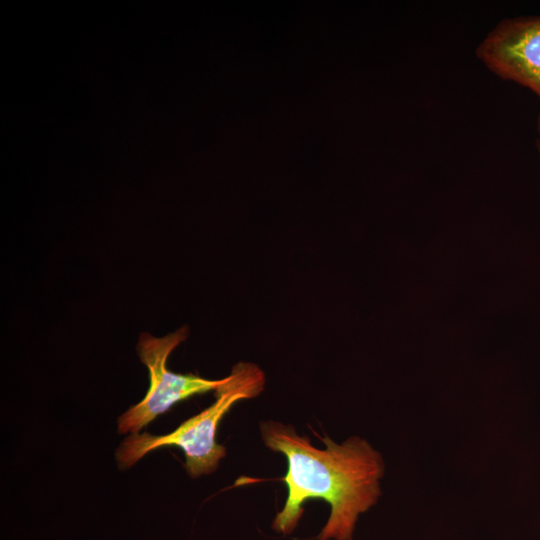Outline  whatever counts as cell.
<instances>
[{"instance_id": "1", "label": "cell", "mask_w": 540, "mask_h": 540, "mask_svg": "<svg viewBox=\"0 0 540 540\" xmlns=\"http://www.w3.org/2000/svg\"><path fill=\"white\" fill-rule=\"evenodd\" d=\"M265 445L282 453L288 462V496L276 514L272 528L291 534L302 517L309 499H322L330 505V515L315 540H353L361 514L373 507L381 496L380 480L385 463L379 451L365 439L353 436L342 444L321 437L325 448L314 447L291 425L276 421L260 423Z\"/></svg>"}, {"instance_id": "2", "label": "cell", "mask_w": 540, "mask_h": 540, "mask_svg": "<svg viewBox=\"0 0 540 540\" xmlns=\"http://www.w3.org/2000/svg\"><path fill=\"white\" fill-rule=\"evenodd\" d=\"M266 382L262 369L251 362H238L215 390V401L199 414L184 421L169 434H130L116 450L120 469L133 466L148 452L167 446L184 451L185 468L191 478L214 472L226 455L215 441L218 424L232 406L261 394Z\"/></svg>"}, {"instance_id": "3", "label": "cell", "mask_w": 540, "mask_h": 540, "mask_svg": "<svg viewBox=\"0 0 540 540\" xmlns=\"http://www.w3.org/2000/svg\"><path fill=\"white\" fill-rule=\"evenodd\" d=\"M188 337V327L182 326L163 337L142 333L137 344V353L150 374V387L145 397L131 406L118 418L121 434L139 431L156 417L165 413L175 403L193 395L206 393L222 383L195 374H178L167 368L172 351Z\"/></svg>"}, {"instance_id": "4", "label": "cell", "mask_w": 540, "mask_h": 540, "mask_svg": "<svg viewBox=\"0 0 540 540\" xmlns=\"http://www.w3.org/2000/svg\"><path fill=\"white\" fill-rule=\"evenodd\" d=\"M477 54L498 76L529 88L540 100V17L501 21Z\"/></svg>"}, {"instance_id": "5", "label": "cell", "mask_w": 540, "mask_h": 540, "mask_svg": "<svg viewBox=\"0 0 540 540\" xmlns=\"http://www.w3.org/2000/svg\"><path fill=\"white\" fill-rule=\"evenodd\" d=\"M537 128H538V132H539L538 149H539V152H540V115L538 117Z\"/></svg>"}]
</instances>
